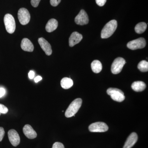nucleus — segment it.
Returning <instances> with one entry per match:
<instances>
[{"mask_svg":"<svg viewBox=\"0 0 148 148\" xmlns=\"http://www.w3.org/2000/svg\"><path fill=\"white\" fill-rule=\"evenodd\" d=\"M117 27V22L116 20H112L109 21L104 26L101 32L102 38H110L114 33Z\"/></svg>","mask_w":148,"mask_h":148,"instance_id":"obj_1","label":"nucleus"},{"mask_svg":"<svg viewBox=\"0 0 148 148\" xmlns=\"http://www.w3.org/2000/svg\"><path fill=\"white\" fill-rule=\"evenodd\" d=\"M82 101L81 98H77L72 102L65 112V116L67 118L75 116V114L81 107Z\"/></svg>","mask_w":148,"mask_h":148,"instance_id":"obj_2","label":"nucleus"},{"mask_svg":"<svg viewBox=\"0 0 148 148\" xmlns=\"http://www.w3.org/2000/svg\"><path fill=\"white\" fill-rule=\"evenodd\" d=\"M107 92L113 100L117 102H122L125 98L123 92L118 88H110L107 90Z\"/></svg>","mask_w":148,"mask_h":148,"instance_id":"obj_3","label":"nucleus"},{"mask_svg":"<svg viewBox=\"0 0 148 148\" xmlns=\"http://www.w3.org/2000/svg\"><path fill=\"white\" fill-rule=\"evenodd\" d=\"M4 22L7 32L10 34L14 33L16 29V24L14 18L11 14H5L4 18Z\"/></svg>","mask_w":148,"mask_h":148,"instance_id":"obj_4","label":"nucleus"},{"mask_svg":"<svg viewBox=\"0 0 148 148\" xmlns=\"http://www.w3.org/2000/svg\"><path fill=\"white\" fill-rule=\"evenodd\" d=\"M126 63L124 58L118 57L116 58L113 62L111 67V71L114 74L119 73L121 71L123 66Z\"/></svg>","mask_w":148,"mask_h":148,"instance_id":"obj_5","label":"nucleus"},{"mask_svg":"<svg viewBox=\"0 0 148 148\" xmlns=\"http://www.w3.org/2000/svg\"><path fill=\"white\" fill-rule=\"evenodd\" d=\"M91 132H103L108 130L109 127L107 124L102 122H97L90 124L88 127Z\"/></svg>","mask_w":148,"mask_h":148,"instance_id":"obj_6","label":"nucleus"},{"mask_svg":"<svg viewBox=\"0 0 148 148\" xmlns=\"http://www.w3.org/2000/svg\"><path fill=\"white\" fill-rule=\"evenodd\" d=\"M146 45L145 40L144 38H140L129 42L127 44V46L131 50H136L143 48L146 46Z\"/></svg>","mask_w":148,"mask_h":148,"instance_id":"obj_7","label":"nucleus"},{"mask_svg":"<svg viewBox=\"0 0 148 148\" xmlns=\"http://www.w3.org/2000/svg\"><path fill=\"white\" fill-rule=\"evenodd\" d=\"M18 17L21 24L25 25L28 24L30 21L31 15L28 10L25 8H21L18 11Z\"/></svg>","mask_w":148,"mask_h":148,"instance_id":"obj_8","label":"nucleus"},{"mask_svg":"<svg viewBox=\"0 0 148 148\" xmlns=\"http://www.w3.org/2000/svg\"><path fill=\"white\" fill-rule=\"evenodd\" d=\"M75 22L78 25H84L88 24L89 18L85 11L82 10L75 19Z\"/></svg>","mask_w":148,"mask_h":148,"instance_id":"obj_9","label":"nucleus"},{"mask_svg":"<svg viewBox=\"0 0 148 148\" xmlns=\"http://www.w3.org/2000/svg\"><path fill=\"white\" fill-rule=\"evenodd\" d=\"M9 140L11 144L14 147H16L19 145L20 138L18 133L14 129L10 130L8 132Z\"/></svg>","mask_w":148,"mask_h":148,"instance_id":"obj_10","label":"nucleus"},{"mask_svg":"<svg viewBox=\"0 0 148 148\" xmlns=\"http://www.w3.org/2000/svg\"><path fill=\"white\" fill-rule=\"evenodd\" d=\"M38 42L40 46L45 51L46 54L47 56L51 55L52 51L50 44L43 38H39L38 40Z\"/></svg>","mask_w":148,"mask_h":148,"instance_id":"obj_11","label":"nucleus"},{"mask_svg":"<svg viewBox=\"0 0 148 148\" xmlns=\"http://www.w3.org/2000/svg\"><path fill=\"white\" fill-rule=\"evenodd\" d=\"M82 35L77 32L72 33L69 38V46L73 47L76 45L77 44L82 40Z\"/></svg>","mask_w":148,"mask_h":148,"instance_id":"obj_12","label":"nucleus"},{"mask_svg":"<svg viewBox=\"0 0 148 148\" xmlns=\"http://www.w3.org/2000/svg\"><path fill=\"white\" fill-rule=\"evenodd\" d=\"M138 136L135 132H132L127 138L123 148H131L137 143Z\"/></svg>","mask_w":148,"mask_h":148,"instance_id":"obj_13","label":"nucleus"},{"mask_svg":"<svg viewBox=\"0 0 148 148\" xmlns=\"http://www.w3.org/2000/svg\"><path fill=\"white\" fill-rule=\"evenodd\" d=\"M23 130L24 135L29 139H33L36 138V132L30 125H26L23 127Z\"/></svg>","mask_w":148,"mask_h":148,"instance_id":"obj_14","label":"nucleus"},{"mask_svg":"<svg viewBox=\"0 0 148 148\" xmlns=\"http://www.w3.org/2000/svg\"><path fill=\"white\" fill-rule=\"evenodd\" d=\"M21 49L24 51L32 52L34 50V46L32 42L27 38H24L21 41Z\"/></svg>","mask_w":148,"mask_h":148,"instance_id":"obj_15","label":"nucleus"},{"mask_svg":"<svg viewBox=\"0 0 148 148\" xmlns=\"http://www.w3.org/2000/svg\"><path fill=\"white\" fill-rule=\"evenodd\" d=\"M58 21L54 18H51L48 21L46 25V30L49 33H51L55 31L58 27Z\"/></svg>","mask_w":148,"mask_h":148,"instance_id":"obj_16","label":"nucleus"},{"mask_svg":"<svg viewBox=\"0 0 148 148\" xmlns=\"http://www.w3.org/2000/svg\"><path fill=\"white\" fill-rule=\"evenodd\" d=\"M131 87L134 91L136 92H141L145 89L146 84L143 82L136 81L132 84Z\"/></svg>","mask_w":148,"mask_h":148,"instance_id":"obj_17","label":"nucleus"},{"mask_svg":"<svg viewBox=\"0 0 148 148\" xmlns=\"http://www.w3.org/2000/svg\"><path fill=\"white\" fill-rule=\"evenodd\" d=\"M61 85L63 88L68 89L72 87L73 85V82L70 78L64 77L61 79Z\"/></svg>","mask_w":148,"mask_h":148,"instance_id":"obj_18","label":"nucleus"},{"mask_svg":"<svg viewBox=\"0 0 148 148\" xmlns=\"http://www.w3.org/2000/svg\"><path fill=\"white\" fill-rule=\"evenodd\" d=\"M91 69L92 71L95 73H98L101 71L103 68L102 64L98 60H94L91 64Z\"/></svg>","mask_w":148,"mask_h":148,"instance_id":"obj_19","label":"nucleus"},{"mask_svg":"<svg viewBox=\"0 0 148 148\" xmlns=\"http://www.w3.org/2000/svg\"><path fill=\"white\" fill-rule=\"evenodd\" d=\"M147 28V25L146 23L143 22H140L137 24L135 26V31L137 34H143L146 31Z\"/></svg>","mask_w":148,"mask_h":148,"instance_id":"obj_20","label":"nucleus"},{"mask_svg":"<svg viewBox=\"0 0 148 148\" xmlns=\"http://www.w3.org/2000/svg\"><path fill=\"white\" fill-rule=\"evenodd\" d=\"M138 69L142 72H147L148 71V63L147 61L143 60L140 61L138 64Z\"/></svg>","mask_w":148,"mask_h":148,"instance_id":"obj_21","label":"nucleus"},{"mask_svg":"<svg viewBox=\"0 0 148 148\" xmlns=\"http://www.w3.org/2000/svg\"><path fill=\"white\" fill-rule=\"evenodd\" d=\"M8 110V108L3 104H0V113L5 114L7 113Z\"/></svg>","mask_w":148,"mask_h":148,"instance_id":"obj_22","label":"nucleus"},{"mask_svg":"<svg viewBox=\"0 0 148 148\" xmlns=\"http://www.w3.org/2000/svg\"><path fill=\"white\" fill-rule=\"evenodd\" d=\"M52 148H65L64 145L62 143L56 142L53 144Z\"/></svg>","mask_w":148,"mask_h":148,"instance_id":"obj_23","label":"nucleus"},{"mask_svg":"<svg viewBox=\"0 0 148 148\" xmlns=\"http://www.w3.org/2000/svg\"><path fill=\"white\" fill-rule=\"evenodd\" d=\"M61 1V0H50L51 5L53 7L57 6Z\"/></svg>","mask_w":148,"mask_h":148,"instance_id":"obj_24","label":"nucleus"},{"mask_svg":"<svg viewBox=\"0 0 148 148\" xmlns=\"http://www.w3.org/2000/svg\"><path fill=\"white\" fill-rule=\"evenodd\" d=\"M41 0H31V3L34 7L36 8L39 4Z\"/></svg>","mask_w":148,"mask_h":148,"instance_id":"obj_25","label":"nucleus"},{"mask_svg":"<svg viewBox=\"0 0 148 148\" xmlns=\"http://www.w3.org/2000/svg\"><path fill=\"white\" fill-rule=\"evenodd\" d=\"M96 3L99 6H103L105 5L107 0H95Z\"/></svg>","mask_w":148,"mask_h":148,"instance_id":"obj_26","label":"nucleus"},{"mask_svg":"<svg viewBox=\"0 0 148 148\" xmlns=\"http://www.w3.org/2000/svg\"><path fill=\"white\" fill-rule=\"evenodd\" d=\"M5 130L3 127H0V142L3 140L5 135Z\"/></svg>","mask_w":148,"mask_h":148,"instance_id":"obj_27","label":"nucleus"},{"mask_svg":"<svg viewBox=\"0 0 148 148\" xmlns=\"http://www.w3.org/2000/svg\"><path fill=\"white\" fill-rule=\"evenodd\" d=\"M35 76V73L33 71H30L29 73V77L30 79H33Z\"/></svg>","mask_w":148,"mask_h":148,"instance_id":"obj_28","label":"nucleus"},{"mask_svg":"<svg viewBox=\"0 0 148 148\" xmlns=\"http://www.w3.org/2000/svg\"><path fill=\"white\" fill-rule=\"evenodd\" d=\"M5 93V90L2 88H0V98L3 97Z\"/></svg>","mask_w":148,"mask_h":148,"instance_id":"obj_29","label":"nucleus"},{"mask_svg":"<svg viewBox=\"0 0 148 148\" xmlns=\"http://www.w3.org/2000/svg\"><path fill=\"white\" fill-rule=\"evenodd\" d=\"M42 79V77L41 76H38L35 78L34 81L35 82L37 83L39 82Z\"/></svg>","mask_w":148,"mask_h":148,"instance_id":"obj_30","label":"nucleus"},{"mask_svg":"<svg viewBox=\"0 0 148 148\" xmlns=\"http://www.w3.org/2000/svg\"><path fill=\"white\" fill-rule=\"evenodd\" d=\"M0 115H1V113H0Z\"/></svg>","mask_w":148,"mask_h":148,"instance_id":"obj_31","label":"nucleus"}]
</instances>
